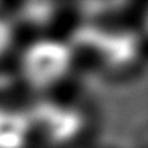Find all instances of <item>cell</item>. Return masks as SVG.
<instances>
[{
    "mask_svg": "<svg viewBox=\"0 0 148 148\" xmlns=\"http://www.w3.org/2000/svg\"><path fill=\"white\" fill-rule=\"evenodd\" d=\"M13 65L32 99H41L67 89L79 67V52L58 35H36L22 42Z\"/></svg>",
    "mask_w": 148,
    "mask_h": 148,
    "instance_id": "cell-1",
    "label": "cell"
},
{
    "mask_svg": "<svg viewBox=\"0 0 148 148\" xmlns=\"http://www.w3.org/2000/svg\"><path fill=\"white\" fill-rule=\"evenodd\" d=\"M64 93V92H62ZM31 99V108L35 118L38 148H71L79 145L92 128V113L79 99L62 96Z\"/></svg>",
    "mask_w": 148,
    "mask_h": 148,
    "instance_id": "cell-2",
    "label": "cell"
},
{
    "mask_svg": "<svg viewBox=\"0 0 148 148\" xmlns=\"http://www.w3.org/2000/svg\"><path fill=\"white\" fill-rule=\"evenodd\" d=\"M0 148H38L29 100L0 99Z\"/></svg>",
    "mask_w": 148,
    "mask_h": 148,
    "instance_id": "cell-3",
    "label": "cell"
},
{
    "mask_svg": "<svg viewBox=\"0 0 148 148\" xmlns=\"http://www.w3.org/2000/svg\"><path fill=\"white\" fill-rule=\"evenodd\" d=\"M22 29L9 10H0V67L13 64L21 45Z\"/></svg>",
    "mask_w": 148,
    "mask_h": 148,
    "instance_id": "cell-4",
    "label": "cell"
}]
</instances>
